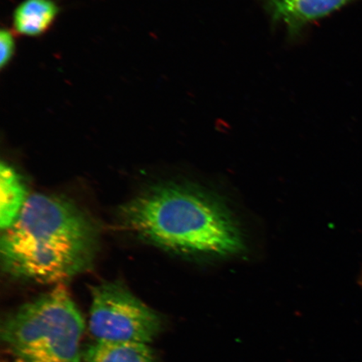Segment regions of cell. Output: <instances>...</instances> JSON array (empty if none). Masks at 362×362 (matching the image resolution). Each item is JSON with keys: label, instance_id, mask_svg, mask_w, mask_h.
<instances>
[{"label": "cell", "instance_id": "7a4b0ae2", "mask_svg": "<svg viewBox=\"0 0 362 362\" xmlns=\"http://www.w3.org/2000/svg\"><path fill=\"white\" fill-rule=\"evenodd\" d=\"M98 233L75 204L51 194H31L0 240L4 273L40 284L64 282L93 265Z\"/></svg>", "mask_w": 362, "mask_h": 362}, {"label": "cell", "instance_id": "5b68a950", "mask_svg": "<svg viewBox=\"0 0 362 362\" xmlns=\"http://www.w3.org/2000/svg\"><path fill=\"white\" fill-rule=\"evenodd\" d=\"M352 1L354 0H270V10L275 21L284 23L291 33H296Z\"/></svg>", "mask_w": 362, "mask_h": 362}, {"label": "cell", "instance_id": "ba28073f", "mask_svg": "<svg viewBox=\"0 0 362 362\" xmlns=\"http://www.w3.org/2000/svg\"><path fill=\"white\" fill-rule=\"evenodd\" d=\"M58 13L52 0H25L13 11V25L18 33L35 37L47 33Z\"/></svg>", "mask_w": 362, "mask_h": 362}, {"label": "cell", "instance_id": "52a82bcc", "mask_svg": "<svg viewBox=\"0 0 362 362\" xmlns=\"http://www.w3.org/2000/svg\"><path fill=\"white\" fill-rule=\"evenodd\" d=\"M83 362H158L148 344L93 341L83 352Z\"/></svg>", "mask_w": 362, "mask_h": 362}, {"label": "cell", "instance_id": "9c48e42d", "mask_svg": "<svg viewBox=\"0 0 362 362\" xmlns=\"http://www.w3.org/2000/svg\"><path fill=\"white\" fill-rule=\"evenodd\" d=\"M0 47H1V57L0 65L1 68L6 67L12 60L16 49V40L10 30L3 29L0 33Z\"/></svg>", "mask_w": 362, "mask_h": 362}, {"label": "cell", "instance_id": "3957f363", "mask_svg": "<svg viewBox=\"0 0 362 362\" xmlns=\"http://www.w3.org/2000/svg\"><path fill=\"white\" fill-rule=\"evenodd\" d=\"M85 329L78 307L60 284L8 314L1 339L11 362H83Z\"/></svg>", "mask_w": 362, "mask_h": 362}, {"label": "cell", "instance_id": "277c9868", "mask_svg": "<svg viewBox=\"0 0 362 362\" xmlns=\"http://www.w3.org/2000/svg\"><path fill=\"white\" fill-rule=\"evenodd\" d=\"M90 291L88 329L94 341L149 344L160 336L161 316L123 283L104 282Z\"/></svg>", "mask_w": 362, "mask_h": 362}, {"label": "cell", "instance_id": "8992f818", "mask_svg": "<svg viewBox=\"0 0 362 362\" xmlns=\"http://www.w3.org/2000/svg\"><path fill=\"white\" fill-rule=\"evenodd\" d=\"M0 226L6 230L16 223L29 198L24 180L6 162L0 167Z\"/></svg>", "mask_w": 362, "mask_h": 362}, {"label": "cell", "instance_id": "30bf717a", "mask_svg": "<svg viewBox=\"0 0 362 362\" xmlns=\"http://www.w3.org/2000/svg\"><path fill=\"white\" fill-rule=\"evenodd\" d=\"M361 284H362V275H361Z\"/></svg>", "mask_w": 362, "mask_h": 362}, {"label": "cell", "instance_id": "6da1fadb", "mask_svg": "<svg viewBox=\"0 0 362 362\" xmlns=\"http://www.w3.org/2000/svg\"><path fill=\"white\" fill-rule=\"evenodd\" d=\"M119 217L135 237L177 255L223 259L245 250L241 228L228 204L197 184L153 185L122 206Z\"/></svg>", "mask_w": 362, "mask_h": 362}]
</instances>
